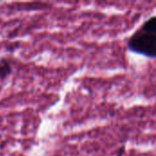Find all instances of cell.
<instances>
[{
  "instance_id": "3957f363",
  "label": "cell",
  "mask_w": 156,
  "mask_h": 156,
  "mask_svg": "<svg viewBox=\"0 0 156 156\" xmlns=\"http://www.w3.org/2000/svg\"><path fill=\"white\" fill-rule=\"evenodd\" d=\"M12 71L11 65L8 60L3 58L0 60V80L6 78Z\"/></svg>"
},
{
  "instance_id": "6da1fadb",
  "label": "cell",
  "mask_w": 156,
  "mask_h": 156,
  "mask_svg": "<svg viewBox=\"0 0 156 156\" xmlns=\"http://www.w3.org/2000/svg\"><path fill=\"white\" fill-rule=\"evenodd\" d=\"M128 48L145 57L156 58V36L140 29L129 39Z\"/></svg>"
},
{
  "instance_id": "7a4b0ae2",
  "label": "cell",
  "mask_w": 156,
  "mask_h": 156,
  "mask_svg": "<svg viewBox=\"0 0 156 156\" xmlns=\"http://www.w3.org/2000/svg\"><path fill=\"white\" fill-rule=\"evenodd\" d=\"M141 29L144 32L156 36V16H153L148 20H146Z\"/></svg>"
}]
</instances>
